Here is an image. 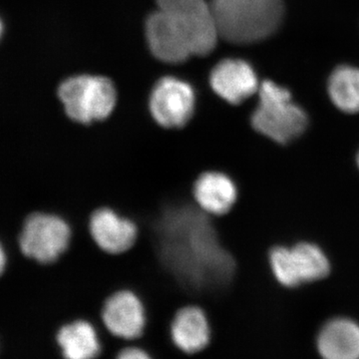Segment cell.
I'll list each match as a JSON object with an SVG mask.
<instances>
[{
  "label": "cell",
  "mask_w": 359,
  "mask_h": 359,
  "mask_svg": "<svg viewBox=\"0 0 359 359\" xmlns=\"http://www.w3.org/2000/svg\"><path fill=\"white\" fill-rule=\"evenodd\" d=\"M219 36L250 44L271 36L282 22L283 0H209Z\"/></svg>",
  "instance_id": "obj_1"
},
{
  "label": "cell",
  "mask_w": 359,
  "mask_h": 359,
  "mask_svg": "<svg viewBox=\"0 0 359 359\" xmlns=\"http://www.w3.org/2000/svg\"><path fill=\"white\" fill-rule=\"evenodd\" d=\"M115 359H153V358L142 347L132 346L120 349L116 354Z\"/></svg>",
  "instance_id": "obj_17"
},
{
  "label": "cell",
  "mask_w": 359,
  "mask_h": 359,
  "mask_svg": "<svg viewBox=\"0 0 359 359\" xmlns=\"http://www.w3.org/2000/svg\"><path fill=\"white\" fill-rule=\"evenodd\" d=\"M146 36L151 51L163 62L177 65L193 55L185 39L159 9L146 20Z\"/></svg>",
  "instance_id": "obj_14"
},
{
  "label": "cell",
  "mask_w": 359,
  "mask_h": 359,
  "mask_svg": "<svg viewBox=\"0 0 359 359\" xmlns=\"http://www.w3.org/2000/svg\"><path fill=\"white\" fill-rule=\"evenodd\" d=\"M62 359H96L101 353V340L94 321L76 318L65 321L54 332Z\"/></svg>",
  "instance_id": "obj_13"
},
{
  "label": "cell",
  "mask_w": 359,
  "mask_h": 359,
  "mask_svg": "<svg viewBox=\"0 0 359 359\" xmlns=\"http://www.w3.org/2000/svg\"><path fill=\"white\" fill-rule=\"evenodd\" d=\"M192 198L200 210L212 218L230 214L238 200L240 187L231 175L222 170H207L194 181Z\"/></svg>",
  "instance_id": "obj_9"
},
{
  "label": "cell",
  "mask_w": 359,
  "mask_h": 359,
  "mask_svg": "<svg viewBox=\"0 0 359 359\" xmlns=\"http://www.w3.org/2000/svg\"><path fill=\"white\" fill-rule=\"evenodd\" d=\"M88 230L97 247L110 255L128 252L139 236L136 222L110 207H100L91 212Z\"/></svg>",
  "instance_id": "obj_10"
},
{
  "label": "cell",
  "mask_w": 359,
  "mask_h": 359,
  "mask_svg": "<svg viewBox=\"0 0 359 359\" xmlns=\"http://www.w3.org/2000/svg\"><path fill=\"white\" fill-rule=\"evenodd\" d=\"M328 93L335 107L347 114L359 113V69L340 66L328 82Z\"/></svg>",
  "instance_id": "obj_16"
},
{
  "label": "cell",
  "mask_w": 359,
  "mask_h": 359,
  "mask_svg": "<svg viewBox=\"0 0 359 359\" xmlns=\"http://www.w3.org/2000/svg\"><path fill=\"white\" fill-rule=\"evenodd\" d=\"M58 97L68 119L85 126L109 119L117 103L111 80L90 75L65 80L59 86Z\"/></svg>",
  "instance_id": "obj_4"
},
{
  "label": "cell",
  "mask_w": 359,
  "mask_h": 359,
  "mask_svg": "<svg viewBox=\"0 0 359 359\" xmlns=\"http://www.w3.org/2000/svg\"><path fill=\"white\" fill-rule=\"evenodd\" d=\"M196 98L192 87L174 77L161 79L149 99L153 121L167 130L184 128L192 120Z\"/></svg>",
  "instance_id": "obj_8"
},
{
  "label": "cell",
  "mask_w": 359,
  "mask_h": 359,
  "mask_svg": "<svg viewBox=\"0 0 359 359\" xmlns=\"http://www.w3.org/2000/svg\"><path fill=\"white\" fill-rule=\"evenodd\" d=\"M72 229L63 217L48 212L28 215L16 238L23 256L42 264L57 262L69 248Z\"/></svg>",
  "instance_id": "obj_5"
},
{
  "label": "cell",
  "mask_w": 359,
  "mask_h": 359,
  "mask_svg": "<svg viewBox=\"0 0 359 359\" xmlns=\"http://www.w3.org/2000/svg\"><path fill=\"white\" fill-rule=\"evenodd\" d=\"M210 83L217 95L229 104L238 105L259 92L256 72L240 59H224L212 69Z\"/></svg>",
  "instance_id": "obj_12"
},
{
  "label": "cell",
  "mask_w": 359,
  "mask_h": 359,
  "mask_svg": "<svg viewBox=\"0 0 359 359\" xmlns=\"http://www.w3.org/2000/svg\"><path fill=\"white\" fill-rule=\"evenodd\" d=\"M259 103L250 117L257 134L276 145L287 146L301 138L309 126V118L292 101L289 90L273 81L259 86Z\"/></svg>",
  "instance_id": "obj_2"
},
{
  "label": "cell",
  "mask_w": 359,
  "mask_h": 359,
  "mask_svg": "<svg viewBox=\"0 0 359 359\" xmlns=\"http://www.w3.org/2000/svg\"><path fill=\"white\" fill-rule=\"evenodd\" d=\"M158 9L185 39L193 55H207L219 39L211 4L207 0H156Z\"/></svg>",
  "instance_id": "obj_6"
},
{
  "label": "cell",
  "mask_w": 359,
  "mask_h": 359,
  "mask_svg": "<svg viewBox=\"0 0 359 359\" xmlns=\"http://www.w3.org/2000/svg\"><path fill=\"white\" fill-rule=\"evenodd\" d=\"M323 359H359V325L347 318L328 320L318 337Z\"/></svg>",
  "instance_id": "obj_15"
},
{
  "label": "cell",
  "mask_w": 359,
  "mask_h": 359,
  "mask_svg": "<svg viewBox=\"0 0 359 359\" xmlns=\"http://www.w3.org/2000/svg\"><path fill=\"white\" fill-rule=\"evenodd\" d=\"M268 264L273 280L285 289L320 283L332 273L327 252L311 241L273 245L268 252Z\"/></svg>",
  "instance_id": "obj_3"
},
{
  "label": "cell",
  "mask_w": 359,
  "mask_h": 359,
  "mask_svg": "<svg viewBox=\"0 0 359 359\" xmlns=\"http://www.w3.org/2000/svg\"><path fill=\"white\" fill-rule=\"evenodd\" d=\"M173 346L182 353L194 355L209 346L212 325L207 311L198 304H186L177 309L168 325Z\"/></svg>",
  "instance_id": "obj_11"
},
{
  "label": "cell",
  "mask_w": 359,
  "mask_h": 359,
  "mask_svg": "<svg viewBox=\"0 0 359 359\" xmlns=\"http://www.w3.org/2000/svg\"><path fill=\"white\" fill-rule=\"evenodd\" d=\"M355 164H356V168H358V171H359V150H358V153H356V156H355Z\"/></svg>",
  "instance_id": "obj_18"
},
{
  "label": "cell",
  "mask_w": 359,
  "mask_h": 359,
  "mask_svg": "<svg viewBox=\"0 0 359 359\" xmlns=\"http://www.w3.org/2000/svg\"><path fill=\"white\" fill-rule=\"evenodd\" d=\"M99 323L115 339L134 341L143 337L147 330V309L134 290H115L103 302Z\"/></svg>",
  "instance_id": "obj_7"
}]
</instances>
